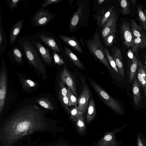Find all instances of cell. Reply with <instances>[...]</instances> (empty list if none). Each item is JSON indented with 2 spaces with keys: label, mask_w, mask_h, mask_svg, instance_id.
<instances>
[{
  "label": "cell",
  "mask_w": 146,
  "mask_h": 146,
  "mask_svg": "<svg viewBox=\"0 0 146 146\" xmlns=\"http://www.w3.org/2000/svg\"><path fill=\"white\" fill-rule=\"evenodd\" d=\"M44 111L35 105L25 107L16 112L2 128V139L12 145L35 131L48 125Z\"/></svg>",
  "instance_id": "cell-1"
},
{
  "label": "cell",
  "mask_w": 146,
  "mask_h": 146,
  "mask_svg": "<svg viewBox=\"0 0 146 146\" xmlns=\"http://www.w3.org/2000/svg\"><path fill=\"white\" fill-rule=\"evenodd\" d=\"M36 39L30 35H25L19 38L17 44L23 52L30 65L33 66L41 75L43 79L47 77L45 66L40 58L35 45Z\"/></svg>",
  "instance_id": "cell-2"
},
{
  "label": "cell",
  "mask_w": 146,
  "mask_h": 146,
  "mask_svg": "<svg viewBox=\"0 0 146 146\" xmlns=\"http://www.w3.org/2000/svg\"><path fill=\"white\" fill-rule=\"evenodd\" d=\"M99 34L95 33L92 38L85 41L86 45L92 54L101 62L109 70H111L110 65L106 57L105 48L102 45Z\"/></svg>",
  "instance_id": "cell-3"
},
{
  "label": "cell",
  "mask_w": 146,
  "mask_h": 146,
  "mask_svg": "<svg viewBox=\"0 0 146 146\" xmlns=\"http://www.w3.org/2000/svg\"><path fill=\"white\" fill-rule=\"evenodd\" d=\"M88 79L95 91L104 103L116 113L122 114L123 111L121 105L97 83L90 78H88Z\"/></svg>",
  "instance_id": "cell-4"
},
{
  "label": "cell",
  "mask_w": 146,
  "mask_h": 146,
  "mask_svg": "<svg viewBox=\"0 0 146 146\" xmlns=\"http://www.w3.org/2000/svg\"><path fill=\"white\" fill-rule=\"evenodd\" d=\"M55 13L50 12L48 9L40 8L34 14L31 21L32 26H44L52 20L55 16Z\"/></svg>",
  "instance_id": "cell-5"
},
{
  "label": "cell",
  "mask_w": 146,
  "mask_h": 146,
  "mask_svg": "<svg viewBox=\"0 0 146 146\" xmlns=\"http://www.w3.org/2000/svg\"><path fill=\"white\" fill-rule=\"evenodd\" d=\"M35 37L39 42L45 43L54 51L59 54L61 52L56 38L49 32L46 31L40 32L37 33Z\"/></svg>",
  "instance_id": "cell-6"
},
{
  "label": "cell",
  "mask_w": 146,
  "mask_h": 146,
  "mask_svg": "<svg viewBox=\"0 0 146 146\" xmlns=\"http://www.w3.org/2000/svg\"><path fill=\"white\" fill-rule=\"evenodd\" d=\"M4 58L2 59L1 71L0 74V113L4 106L7 90V74Z\"/></svg>",
  "instance_id": "cell-7"
},
{
  "label": "cell",
  "mask_w": 146,
  "mask_h": 146,
  "mask_svg": "<svg viewBox=\"0 0 146 146\" xmlns=\"http://www.w3.org/2000/svg\"><path fill=\"white\" fill-rule=\"evenodd\" d=\"M82 88L80 96L78 99V108L79 110L84 114L88 108L89 100L91 96V92L88 86L83 81Z\"/></svg>",
  "instance_id": "cell-8"
},
{
  "label": "cell",
  "mask_w": 146,
  "mask_h": 146,
  "mask_svg": "<svg viewBox=\"0 0 146 146\" xmlns=\"http://www.w3.org/2000/svg\"><path fill=\"white\" fill-rule=\"evenodd\" d=\"M121 31L125 44L131 47L134 52H137L138 50L135 44L130 27L127 22L125 21L123 23Z\"/></svg>",
  "instance_id": "cell-9"
},
{
  "label": "cell",
  "mask_w": 146,
  "mask_h": 146,
  "mask_svg": "<svg viewBox=\"0 0 146 146\" xmlns=\"http://www.w3.org/2000/svg\"><path fill=\"white\" fill-rule=\"evenodd\" d=\"M117 16L115 10L105 23L101 32L103 39L113 31H116Z\"/></svg>",
  "instance_id": "cell-10"
},
{
  "label": "cell",
  "mask_w": 146,
  "mask_h": 146,
  "mask_svg": "<svg viewBox=\"0 0 146 146\" xmlns=\"http://www.w3.org/2000/svg\"><path fill=\"white\" fill-rule=\"evenodd\" d=\"M60 78L68 86L72 93L78 99L76 81L74 77L66 66H64V69L61 71Z\"/></svg>",
  "instance_id": "cell-11"
},
{
  "label": "cell",
  "mask_w": 146,
  "mask_h": 146,
  "mask_svg": "<svg viewBox=\"0 0 146 146\" xmlns=\"http://www.w3.org/2000/svg\"><path fill=\"white\" fill-rule=\"evenodd\" d=\"M125 125L117 128L112 132L107 133L97 143V146H118V143L115 140V134L121 131L127 126Z\"/></svg>",
  "instance_id": "cell-12"
},
{
  "label": "cell",
  "mask_w": 146,
  "mask_h": 146,
  "mask_svg": "<svg viewBox=\"0 0 146 146\" xmlns=\"http://www.w3.org/2000/svg\"><path fill=\"white\" fill-rule=\"evenodd\" d=\"M85 5L84 3L79 6L78 9L72 15L69 22V30L73 31L79 27L83 15Z\"/></svg>",
  "instance_id": "cell-13"
},
{
  "label": "cell",
  "mask_w": 146,
  "mask_h": 146,
  "mask_svg": "<svg viewBox=\"0 0 146 146\" xmlns=\"http://www.w3.org/2000/svg\"><path fill=\"white\" fill-rule=\"evenodd\" d=\"M113 58L118 70L120 76L122 80L125 78L124 65L123 58L120 50L116 47L111 48Z\"/></svg>",
  "instance_id": "cell-14"
},
{
  "label": "cell",
  "mask_w": 146,
  "mask_h": 146,
  "mask_svg": "<svg viewBox=\"0 0 146 146\" xmlns=\"http://www.w3.org/2000/svg\"><path fill=\"white\" fill-rule=\"evenodd\" d=\"M35 45L38 53L44 61L48 65L52 64L53 58L47 48L36 40Z\"/></svg>",
  "instance_id": "cell-15"
},
{
  "label": "cell",
  "mask_w": 146,
  "mask_h": 146,
  "mask_svg": "<svg viewBox=\"0 0 146 146\" xmlns=\"http://www.w3.org/2000/svg\"><path fill=\"white\" fill-rule=\"evenodd\" d=\"M7 46V42L6 38L3 25V18L0 13V56L1 58H3Z\"/></svg>",
  "instance_id": "cell-16"
},
{
  "label": "cell",
  "mask_w": 146,
  "mask_h": 146,
  "mask_svg": "<svg viewBox=\"0 0 146 146\" xmlns=\"http://www.w3.org/2000/svg\"><path fill=\"white\" fill-rule=\"evenodd\" d=\"M115 10L114 7L109 8L106 12L104 10H101L97 15L96 20L97 25L103 27Z\"/></svg>",
  "instance_id": "cell-17"
},
{
  "label": "cell",
  "mask_w": 146,
  "mask_h": 146,
  "mask_svg": "<svg viewBox=\"0 0 146 146\" xmlns=\"http://www.w3.org/2000/svg\"><path fill=\"white\" fill-rule=\"evenodd\" d=\"M58 36L64 42L71 46L74 49L82 54H84V53L82 47L77 40L73 37H70L58 35Z\"/></svg>",
  "instance_id": "cell-18"
},
{
  "label": "cell",
  "mask_w": 146,
  "mask_h": 146,
  "mask_svg": "<svg viewBox=\"0 0 146 146\" xmlns=\"http://www.w3.org/2000/svg\"><path fill=\"white\" fill-rule=\"evenodd\" d=\"M23 19H21L12 26L9 35V42L11 45L14 43L22 28Z\"/></svg>",
  "instance_id": "cell-19"
},
{
  "label": "cell",
  "mask_w": 146,
  "mask_h": 146,
  "mask_svg": "<svg viewBox=\"0 0 146 146\" xmlns=\"http://www.w3.org/2000/svg\"><path fill=\"white\" fill-rule=\"evenodd\" d=\"M136 76V74L133 79L132 91L134 103L136 106H138L141 102V97L139 84Z\"/></svg>",
  "instance_id": "cell-20"
},
{
  "label": "cell",
  "mask_w": 146,
  "mask_h": 146,
  "mask_svg": "<svg viewBox=\"0 0 146 146\" xmlns=\"http://www.w3.org/2000/svg\"><path fill=\"white\" fill-rule=\"evenodd\" d=\"M130 28L133 36L146 41V35L142 28L133 19L131 20Z\"/></svg>",
  "instance_id": "cell-21"
},
{
  "label": "cell",
  "mask_w": 146,
  "mask_h": 146,
  "mask_svg": "<svg viewBox=\"0 0 146 146\" xmlns=\"http://www.w3.org/2000/svg\"><path fill=\"white\" fill-rule=\"evenodd\" d=\"M138 60L136 56L131 60L129 67L127 70V76L129 81L131 84L135 75L137 68Z\"/></svg>",
  "instance_id": "cell-22"
},
{
  "label": "cell",
  "mask_w": 146,
  "mask_h": 146,
  "mask_svg": "<svg viewBox=\"0 0 146 146\" xmlns=\"http://www.w3.org/2000/svg\"><path fill=\"white\" fill-rule=\"evenodd\" d=\"M64 48L65 53L73 64L78 67L83 69L84 66L82 63L71 50L66 46H64Z\"/></svg>",
  "instance_id": "cell-23"
},
{
  "label": "cell",
  "mask_w": 146,
  "mask_h": 146,
  "mask_svg": "<svg viewBox=\"0 0 146 146\" xmlns=\"http://www.w3.org/2000/svg\"><path fill=\"white\" fill-rule=\"evenodd\" d=\"M19 48L15 45L11 50L9 54L17 63L22 65L23 63V54Z\"/></svg>",
  "instance_id": "cell-24"
},
{
  "label": "cell",
  "mask_w": 146,
  "mask_h": 146,
  "mask_svg": "<svg viewBox=\"0 0 146 146\" xmlns=\"http://www.w3.org/2000/svg\"><path fill=\"white\" fill-rule=\"evenodd\" d=\"M86 114V121L88 123L94 118L96 114L95 103L93 99L90 100Z\"/></svg>",
  "instance_id": "cell-25"
},
{
  "label": "cell",
  "mask_w": 146,
  "mask_h": 146,
  "mask_svg": "<svg viewBox=\"0 0 146 146\" xmlns=\"http://www.w3.org/2000/svg\"><path fill=\"white\" fill-rule=\"evenodd\" d=\"M36 102L46 110L53 111L54 108L51 102L48 99L43 98L37 99Z\"/></svg>",
  "instance_id": "cell-26"
},
{
  "label": "cell",
  "mask_w": 146,
  "mask_h": 146,
  "mask_svg": "<svg viewBox=\"0 0 146 146\" xmlns=\"http://www.w3.org/2000/svg\"><path fill=\"white\" fill-rule=\"evenodd\" d=\"M83 112L78 109V107H75L70 110V119L72 121L76 122L83 115Z\"/></svg>",
  "instance_id": "cell-27"
},
{
  "label": "cell",
  "mask_w": 146,
  "mask_h": 146,
  "mask_svg": "<svg viewBox=\"0 0 146 146\" xmlns=\"http://www.w3.org/2000/svg\"><path fill=\"white\" fill-rule=\"evenodd\" d=\"M142 66V64L140 60H139L138 64L137 71L136 72L137 79L139 85L141 86L144 89L145 86L146 81L144 80L142 74L141 67Z\"/></svg>",
  "instance_id": "cell-28"
},
{
  "label": "cell",
  "mask_w": 146,
  "mask_h": 146,
  "mask_svg": "<svg viewBox=\"0 0 146 146\" xmlns=\"http://www.w3.org/2000/svg\"><path fill=\"white\" fill-rule=\"evenodd\" d=\"M21 85L23 89L29 90L37 86V84L33 80L29 79H22Z\"/></svg>",
  "instance_id": "cell-29"
},
{
  "label": "cell",
  "mask_w": 146,
  "mask_h": 146,
  "mask_svg": "<svg viewBox=\"0 0 146 146\" xmlns=\"http://www.w3.org/2000/svg\"><path fill=\"white\" fill-rule=\"evenodd\" d=\"M105 50L106 57L110 64L116 73L119 76H120L118 70L113 58L110 54L109 51L108 49L105 48Z\"/></svg>",
  "instance_id": "cell-30"
},
{
  "label": "cell",
  "mask_w": 146,
  "mask_h": 146,
  "mask_svg": "<svg viewBox=\"0 0 146 146\" xmlns=\"http://www.w3.org/2000/svg\"><path fill=\"white\" fill-rule=\"evenodd\" d=\"M67 96L69 102V106H77L78 99L72 93L70 89L67 87Z\"/></svg>",
  "instance_id": "cell-31"
},
{
  "label": "cell",
  "mask_w": 146,
  "mask_h": 146,
  "mask_svg": "<svg viewBox=\"0 0 146 146\" xmlns=\"http://www.w3.org/2000/svg\"><path fill=\"white\" fill-rule=\"evenodd\" d=\"M120 5L121 8V12L124 15H127L130 13L129 2L128 0L120 1Z\"/></svg>",
  "instance_id": "cell-32"
},
{
  "label": "cell",
  "mask_w": 146,
  "mask_h": 146,
  "mask_svg": "<svg viewBox=\"0 0 146 146\" xmlns=\"http://www.w3.org/2000/svg\"><path fill=\"white\" fill-rule=\"evenodd\" d=\"M76 125L80 133L84 134L85 133L86 126L83 116L80 117L76 122Z\"/></svg>",
  "instance_id": "cell-33"
},
{
  "label": "cell",
  "mask_w": 146,
  "mask_h": 146,
  "mask_svg": "<svg viewBox=\"0 0 146 146\" xmlns=\"http://www.w3.org/2000/svg\"><path fill=\"white\" fill-rule=\"evenodd\" d=\"M139 18L146 32V17L140 7L137 8Z\"/></svg>",
  "instance_id": "cell-34"
},
{
  "label": "cell",
  "mask_w": 146,
  "mask_h": 146,
  "mask_svg": "<svg viewBox=\"0 0 146 146\" xmlns=\"http://www.w3.org/2000/svg\"><path fill=\"white\" fill-rule=\"evenodd\" d=\"M136 142L137 146H146V138L142 132H137Z\"/></svg>",
  "instance_id": "cell-35"
},
{
  "label": "cell",
  "mask_w": 146,
  "mask_h": 146,
  "mask_svg": "<svg viewBox=\"0 0 146 146\" xmlns=\"http://www.w3.org/2000/svg\"><path fill=\"white\" fill-rule=\"evenodd\" d=\"M58 97L60 101L65 109L70 114V110L68 107V106H69V102L67 96H63L58 94Z\"/></svg>",
  "instance_id": "cell-36"
},
{
  "label": "cell",
  "mask_w": 146,
  "mask_h": 146,
  "mask_svg": "<svg viewBox=\"0 0 146 146\" xmlns=\"http://www.w3.org/2000/svg\"><path fill=\"white\" fill-rule=\"evenodd\" d=\"M116 32V31H113L103 39L106 46H110L112 45L115 37Z\"/></svg>",
  "instance_id": "cell-37"
},
{
  "label": "cell",
  "mask_w": 146,
  "mask_h": 146,
  "mask_svg": "<svg viewBox=\"0 0 146 146\" xmlns=\"http://www.w3.org/2000/svg\"><path fill=\"white\" fill-rule=\"evenodd\" d=\"M135 44L137 49L146 48V41L142 39L133 36Z\"/></svg>",
  "instance_id": "cell-38"
},
{
  "label": "cell",
  "mask_w": 146,
  "mask_h": 146,
  "mask_svg": "<svg viewBox=\"0 0 146 146\" xmlns=\"http://www.w3.org/2000/svg\"><path fill=\"white\" fill-rule=\"evenodd\" d=\"M21 1V0H6L5 1L7 7L13 11L17 7Z\"/></svg>",
  "instance_id": "cell-39"
},
{
  "label": "cell",
  "mask_w": 146,
  "mask_h": 146,
  "mask_svg": "<svg viewBox=\"0 0 146 146\" xmlns=\"http://www.w3.org/2000/svg\"><path fill=\"white\" fill-rule=\"evenodd\" d=\"M52 54L54 62L55 64L61 65L65 64L64 60L59 53L53 51Z\"/></svg>",
  "instance_id": "cell-40"
},
{
  "label": "cell",
  "mask_w": 146,
  "mask_h": 146,
  "mask_svg": "<svg viewBox=\"0 0 146 146\" xmlns=\"http://www.w3.org/2000/svg\"><path fill=\"white\" fill-rule=\"evenodd\" d=\"M58 84L59 87L58 94L63 96H66L67 94V88L65 83L59 78L58 80Z\"/></svg>",
  "instance_id": "cell-41"
},
{
  "label": "cell",
  "mask_w": 146,
  "mask_h": 146,
  "mask_svg": "<svg viewBox=\"0 0 146 146\" xmlns=\"http://www.w3.org/2000/svg\"><path fill=\"white\" fill-rule=\"evenodd\" d=\"M62 0H46L41 5V8H45L51 4L57 3L61 1Z\"/></svg>",
  "instance_id": "cell-42"
},
{
  "label": "cell",
  "mask_w": 146,
  "mask_h": 146,
  "mask_svg": "<svg viewBox=\"0 0 146 146\" xmlns=\"http://www.w3.org/2000/svg\"><path fill=\"white\" fill-rule=\"evenodd\" d=\"M127 55L128 57L131 60H132L134 57L133 52L131 50H128L127 52Z\"/></svg>",
  "instance_id": "cell-43"
},
{
  "label": "cell",
  "mask_w": 146,
  "mask_h": 146,
  "mask_svg": "<svg viewBox=\"0 0 146 146\" xmlns=\"http://www.w3.org/2000/svg\"><path fill=\"white\" fill-rule=\"evenodd\" d=\"M143 62L144 64H142V65L143 68L146 70V54L144 55Z\"/></svg>",
  "instance_id": "cell-44"
},
{
  "label": "cell",
  "mask_w": 146,
  "mask_h": 146,
  "mask_svg": "<svg viewBox=\"0 0 146 146\" xmlns=\"http://www.w3.org/2000/svg\"><path fill=\"white\" fill-rule=\"evenodd\" d=\"M144 89V96L143 97H146V80L145 82V86Z\"/></svg>",
  "instance_id": "cell-45"
},
{
  "label": "cell",
  "mask_w": 146,
  "mask_h": 146,
  "mask_svg": "<svg viewBox=\"0 0 146 146\" xmlns=\"http://www.w3.org/2000/svg\"><path fill=\"white\" fill-rule=\"evenodd\" d=\"M131 1L134 6L135 5L136 3V0H131Z\"/></svg>",
  "instance_id": "cell-46"
},
{
  "label": "cell",
  "mask_w": 146,
  "mask_h": 146,
  "mask_svg": "<svg viewBox=\"0 0 146 146\" xmlns=\"http://www.w3.org/2000/svg\"><path fill=\"white\" fill-rule=\"evenodd\" d=\"M105 1V0H99L98 1V3L99 4H101L104 1Z\"/></svg>",
  "instance_id": "cell-47"
},
{
  "label": "cell",
  "mask_w": 146,
  "mask_h": 146,
  "mask_svg": "<svg viewBox=\"0 0 146 146\" xmlns=\"http://www.w3.org/2000/svg\"><path fill=\"white\" fill-rule=\"evenodd\" d=\"M144 13L145 15V16L146 17V9H145L144 10Z\"/></svg>",
  "instance_id": "cell-48"
}]
</instances>
